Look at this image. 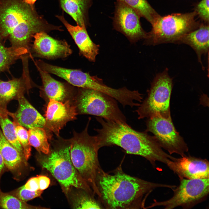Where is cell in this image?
Instances as JSON below:
<instances>
[{
	"mask_svg": "<svg viewBox=\"0 0 209 209\" xmlns=\"http://www.w3.org/2000/svg\"><path fill=\"white\" fill-rule=\"evenodd\" d=\"M96 184L100 202L108 209L145 208L146 199L154 190H172L176 186L129 175L123 171L120 165L111 172H106L102 168L97 176Z\"/></svg>",
	"mask_w": 209,
	"mask_h": 209,
	"instance_id": "cell-1",
	"label": "cell"
},
{
	"mask_svg": "<svg viewBox=\"0 0 209 209\" xmlns=\"http://www.w3.org/2000/svg\"><path fill=\"white\" fill-rule=\"evenodd\" d=\"M62 31L61 26L49 23L34 6L22 0H0V37L8 39L12 46L29 51L33 36L37 33Z\"/></svg>",
	"mask_w": 209,
	"mask_h": 209,
	"instance_id": "cell-2",
	"label": "cell"
},
{
	"mask_svg": "<svg viewBox=\"0 0 209 209\" xmlns=\"http://www.w3.org/2000/svg\"><path fill=\"white\" fill-rule=\"evenodd\" d=\"M96 118L102 127L95 129L100 148L113 145L120 147L128 154L145 158L154 168L157 162L166 165L174 157L165 152L154 136L146 131H136L126 122L107 120L99 117Z\"/></svg>",
	"mask_w": 209,
	"mask_h": 209,
	"instance_id": "cell-3",
	"label": "cell"
},
{
	"mask_svg": "<svg viewBox=\"0 0 209 209\" xmlns=\"http://www.w3.org/2000/svg\"><path fill=\"white\" fill-rule=\"evenodd\" d=\"M89 118L85 129L81 133L74 132L69 140L71 158L73 164L80 175L92 190L94 195L100 194L96 184L98 173L102 169L98 158L100 148L96 136L90 135L88 129Z\"/></svg>",
	"mask_w": 209,
	"mask_h": 209,
	"instance_id": "cell-4",
	"label": "cell"
},
{
	"mask_svg": "<svg viewBox=\"0 0 209 209\" xmlns=\"http://www.w3.org/2000/svg\"><path fill=\"white\" fill-rule=\"evenodd\" d=\"M70 146L60 148L37 159L42 167L49 172L67 196L72 188L84 190L94 196L93 192L80 175L72 162Z\"/></svg>",
	"mask_w": 209,
	"mask_h": 209,
	"instance_id": "cell-5",
	"label": "cell"
},
{
	"mask_svg": "<svg viewBox=\"0 0 209 209\" xmlns=\"http://www.w3.org/2000/svg\"><path fill=\"white\" fill-rule=\"evenodd\" d=\"M194 11L185 13H174L160 16L152 25L145 44L155 45L164 43L176 44L186 34L196 29L197 24L195 20Z\"/></svg>",
	"mask_w": 209,
	"mask_h": 209,
	"instance_id": "cell-6",
	"label": "cell"
},
{
	"mask_svg": "<svg viewBox=\"0 0 209 209\" xmlns=\"http://www.w3.org/2000/svg\"><path fill=\"white\" fill-rule=\"evenodd\" d=\"M173 87L172 79L168 69L156 75L148 91L147 96L135 111L139 119L156 115L171 117L170 101Z\"/></svg>",
	"mask_w": 209,
	"mask_h": 209,
	"instance_id": "cell-7",
	"label": "cell"
},
{
	"mask_svg": "<svg viewBox=\"0 0 209 209\" xmlns=\"http://www.w3.org/2000/svg\"><path fill=\"white\" fill-rule=\"evenodd\" d=\"M179 180L178 186L172 190L171 197L161 201L154 200L146 208L160 206L165 209L179 207L190 209L206 200L209 193V178Z\"/></svg>",
	"mask_w": 209,
	"mask_h": 209,
	"instance_id": "cell-8",
	"label": "cell"
},
{
	"mask_svg": "<svg viewBox=\"0 0 209 209\" xmlns=\"http://www.w3.org/2000/svg\"><path fill=\"white\" fill-rule=\"evenodd\" d=\"M76 100L77 109L81 114L97 116L108 121L126 122L117 100L104 93L81 88L78 91Z\"/></svg>",
	"mask_w": 209,
	"mask_h": 209,
	"instance_id": "cell-9",
	"label": "cell"
},
{
	"mask_svg": "<svg viewBox=\"0 0 209 209\" xmlns=\"http://www.w3.org/2000/svg\"><path fill=\"white\" fill-rule=\"evenodd\" d=\"M146 126L145 131L152 133L161 147L170 155L182 156L188 152L187 145L176 131L171 117L166 118L156 115L148 118Z\"/></svg>",
	"mask_w": 209,
	"mask_h": 209,
	"instance_id": "cell-10",
	"label": "cell"
},
{
	"mask_svg": "<svg viewBox=\"0 0 209 209\" xmlns=\"http://www.w3.org/2000/svg\"><path fill=\"white\" fill-rule=\"evenodd\" d=\"M140 15L133 9L124 3L117 1L113 18L114 28L124 35L132 43L147 39L149 33L142 27Z\"/></svg>",
	"mask_w": 209,
	"mask_h": 209,
	"instance_id": "cell-11",
	"label": "cell"
},
{
	"mask_svg": "<svg viewBox=\"0 0 209 209\" xmlns=\"http://www.w3.org/2000/svg\"><path fill=\"white\" fill-rule=\"evenodd\" d=\"M33 37L34 40L29 50L32 56L54 59L65 58L72 53L70 45L65 40L55 39L43 32L36 33Z\"/></svg>",
	"mask_w": 209,
	"mask_h": 209,
	"instance_id": "cell-12",
	"label": "cell"
},
{
	"mask_svg": "<svg viewBox=\"0 0 209 209\" xmlns=\"http://www.w3.org/2000/svg\"><path fill=\"white\" fill-rule=\"evenodd\" d=\"M29 56L25 55L22 56V74L20 78H15L7 81L0 79V107L7 110L8 104L11 100H17L21 96L35 84L33 82L29 74L28 59Z\"/></svg>",
	"mask_w": 209,
	"mask_h": 209,
	"instance_id": "cell-13",
	"label": "cell"
},
{
	"mask_svg": "<svg viewBox=\"0 0 209 209\" xmlns=\"http://www.w3.org/2000/svg\"><path fill=\"white\" fill-rule=\"evenodd\" d=\"M166 165L179 179L209 178V163L206 159L186 154L174 157Z\"/></svg>",
	"mask_w": 209,
	"mask_h": 209,
	"instance_id": "cell-14",
	"label": "cell"
},
{
	"mask_svg": "<svg viewBox=\"0 0 209 209\" xmlns=\"http://www.w3.org/2000/svg\"><path fill=\"white\" fill-rule=\"evenodd\" d=\"M77 114L76 106L69 100L63 103L49 99L45 115L44 127L59 136L60 131L67 122L75 119Z\"/></svg>",
	"mask_w": 209,
	"mask_h": 209,
	"instance_id": "cell-15",
	"label": "cell"
},
{
	"mask_svg": "<svg viewBox=\"0 0 209 209\" xmlns=\"http://www.w3.org/2000/svg\"><path fill=\"white\" fill-rule=\"evenodd\" d=\"M56 17L63 23L78 47L80 53L89 60L95 62L99 46L95 44L89 36L85 26H73L69 24L63 15Z\"/></svg>",
	"mask_w": 209,
	"mask_h": 209,
	"instance_id": "cell-16",
	"label": "cell"
},
{
	"mask_svg": "<svg viewBox=\"0 0 209 209\" xmlns=\"http://www.w3.org/2000/svg\"><path fill=\"white\" fill-rule=\"evenodd\" d=\"M19 105L17 109L14 113L8 111V115L14 121L26 129L33 127L44 128L45 118L29 102L24 95L17 100Z\"/></svg>",
	"mask_w": 209,
	"mask_h": 209,
	"instance_id": "cell-17",
	"label": "cell"
},
{
	"mask_svg": "<svg viewBox=\"0 0 209 209\" xmlns=\"http://www.w3.org/2000/svg\"><path fill=\"white\" fill-rule=\"evenodd\" d=\"M209 26L202 25L181 37L176 44H183L191 47L196 53L198 61L204 68L201 60L202 55L209 51Z\"/></svg>",
	"mask_w": 209,
	"mask_h": 209,
	"instance_id": "cell-18",
	"label": "cell"
},
{
	"mask_svg": "<svg viewBox=\"0 0 209 209\" xmlns=\"http://www.w3.org/2000/svg\"><path fill=\"white\" fill-rule=\"evenodd\" d=\"M62 10L70 15L78 25L86 27L88 24V10L92 0H58Z\"/></svg>",
	"mask_w": 209,
	"mask_h": 209,
	"instance_id": "cell-19",
	"label": "cell"
},
{
	"mask_svg": "<svg viewBox=\"0 0 209 209\" xmlns=\"http://www.w3.org/2000/svg\"><path fill=\"white\" fill-rule=\"evenodd\" d=\"M37 68L42 80V92L49 99L59 101L64 100L69 93L68 84L55 80L49 73Z\"/></svg>",
	"mask_w": 209,
	"mask_h": 209,
	"instance_id": "cell-20",
	"label": "cell"
},
{
	"mask_svg": "<svg viewBox=\"0 0 209 209\" xmlns=\"http://www.w3.org/2000/svg\"><path fill=\"white\" fill-rule=\"evenodd\" d=\"M0 153L6 167L11 171L18 169L26 160L7 140L0 129Z\"/></svg>",
	"mask_w": 209,
	"mask_h": 209,
	"instance_id": "cell-21",
	"label": "cell"
},
{
	"mask_svg": "<svg viewBox=\"0 0 209 209\" xmlns=\"http://www.w3.org/2000/svg\"><path fill=\"white\" fill-rule=\"evenodd\" d=\"M4 41L0 37V73L8 70L23 55L30 54L29 51L24 48L6 47Z\"/></svg>",
	"mask_w": 209,
	"mask_h": 209,
	"instance_id": "cell-22",
	"label": "cell"
},
{
	"mask_svg": "<svg viewBox=\"0 0 209 209\" xmlns=\"http://www.w3.org/2000/svg\"><path fill=\"white\" fill-rule=\"evenodd\" d=\"M28 140L31 146L39 153L48 154L50 152L48 136L44 128L33 127L28 130Z\"/></svg>",
	"mask_w": 209,
	"mask_h": 209,
	"instance_id": "cell-23",
	"label": "cell"
},
{
	"mask_svg": "<svg viewBox=\"0 0 209 209\" xmlns=\"http://www.w3.org/2000/svg\"><path fill=\"white\" fill-rule=\"evenodd\" d=\"M122 2L135 10L152 25L160 16L147 0H117Z\"/></svg>",
	"mask_w": 209,
	"mask_h": 209,
	"instance_id": "cell-24",
	"label": "cell"
},
{
	"mask_svg": "<svg viewBox=\"0 0 209 209\" xmlns=\"http://www.w3.org/2000/svg\"><path fill=\"white\" fill-rule=\"evenodd\" d=\"M8 115L7 113L0 115V126L2 131L7 140L25 159L22 147L17 136L15 125L9 119Z\"/></svg>",
	"mask_w": 209,
	"mask_h": 209,
	"instance_id": "cell-25",
	"label": "cell"
},
{
	"mask_svg": "<svg viewBox=\"0 0 209 209\" xmlns=\"http://www.w3.org/2000/svg\"><path fill=\"white\" fill-rule=\"evenodd\" d=\"M77 192L72 197V206L75 209H101L103 206L93 196L84 190Z\"/></svg>",
	"mask_w": 209,
	"mask_h": 209,
	"instance_id": "cell-26",
	"label": "cell"
},
{
	"mask_svg": "<svg viewBox=\"0 0 209 209\" xmlns=\"http://www.w3.org/2000/svg\"><path fill=\"white\" fill-rule=\"evenodd\" d=\"M0 208L3 209H37L44 208L29 205L12 194L1 192L0 190Z\"/></svg>",
	"mask_w": 209,
	"mask_h": 209,
	"instance_id": "cell-27",
	"label": "cell"
},
{
	"mask_svg": "<svg viewBox=\"0 0 209 209\" xmlns=\"http://www.w3.org/2000/svg\"><path fill=\"white\" fill-rule=\"evenodd\" d=\"M13 122L18 139L22 147L24 157L27 161L31 156V149L28 140V131L15 121L13 120Z\"/></svg>",
	"mask_w": 209,
	"mask_h": 209,
	"instance_id": "cell-28",
	"label": "cell"
},
{
	"mask_svg": "<svg viewBox=\"0 0 209 209\" xmlns=\"http://www.w3.org/2000/svg\"><path fill=\"white\" fill-rule=\"evenodd\" d=\"M42 192V191L40 190L35 191L28 190L26 189L23 185L15 190L13 195L22 201L26 202L40 196Z\"/></svg>",
	"mask_w": 209,
	"mask_h": 209,
	"instance_id": "cell-29",
	"label": "cell"
},
{
	"mask_svg": "<svg viewBox=\"0 0 209 209\" xmlns=\"http://www.w3.org/2000/svg\"><path fill=\"white\" fill-rule=\"evenodd\" d=\"M195 11L201 19L208 22L209 0H202L197 5Z\"/></svg>",
	"mask_w": 209,
	"mask_h": 209,
	"instance_id": "cell-30",
	"label": "cell"
},
{
	"mask_svg": "<svg viewBox=\"0 0 209 209\" xmlns=\"http://www.w3.org/2000/svg\"><path fill=\"white\" fill-rule=\"evenodd\" d=\"M24 185L26 189L30 191H35L39 190L37 176L30 178Z\"/></svg>",
	"mask_w": 209,
	"mask_h": 209,
	"instance_id": "cell-31",
	"label": "cell"
},
{
	"mask_svg": "<svg viewBox=\"0 0 209 209\" xmlns=\"http://www.w3.org/2000/svg\"><path fill=\"white\" fill-rule=\"evenodd\" d=\"M39 190L43 191L49 186L51 182L50 179L48 177L42 175L37 176Z\"/></svg>",
	"mask_w": 209,
	"mask_h": 209,
	"instance_id": "cell-32",
	"label": "cell"
},
{
	"mask_svg": "<svg viewBox=\"0 0 209 209\" xmlns=\"http://www.w3.org/2000/svg\"><path fill=\"white\" fill-rule=\"evenodd\" d=\"M5 167L3 159L0 153V177Z\"/></svg>",
	"mask_w": 209,
	"mask_h": 209,
	"instance_id": "cell-33",
	"label": "cell"
},
{
	"mask_svg": "<svg viewBox=\"0 0 209 209\" xmlns=\"http://www.w3.org/2000/svg\"><path fill=\"white\" fill-rule=\"evenodd\" d=\"M25 2L30 5L34 6V4L37 0H22Z\"/></svg>",
	"mask_w": 209,
	"mask_h": 209,
	"instance_id": "cell-34",
	"label": "cell"
},
{
	"mask_svg": "<svg viewBox=\"0 0 209 209\" xmlns=\"http://www.w3.org/2000/svg\"><path fill=\"white\" fill-rule=\"evenodd\" d=\"M8 111L7 110H4L3 109H2L0 107V115L1 114L3 113H7Z\"/></svg>",
	"mask_w": 209,
	"mask_h": 209,
	"instance_id": "cell-35",
	"label": "cell"
}]
</instances>
